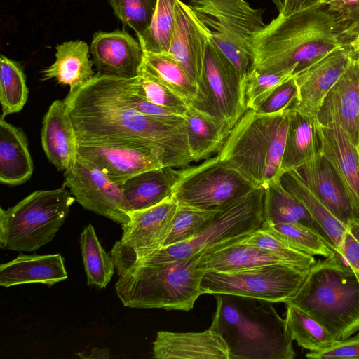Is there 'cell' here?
<instances>
[{"instance_id":"cell-1","label":"cell","mask_w":359,"mask_h":359,"mask_svg":"<svg viewBox=\"0 0 359 359\" xmlns=\"http://www.w3.org/2000/svg\"><path fill=\"white\" fill-rule=\"evenodd\" d=\"M63 100L77 140L151 149L161 154L165 166L176 169L194 161L186 124L173 126L140 113L119 100L98 74Z\"/></svg>"},{"instance_id":"cell-2","label":"cell","mask_w":359,"mask_h":359,"mask_svg":"<svg viewBox=\"0 0 359 359\" xmlns=\"http://www.w3.org/2000/svg\"><path fill=\"white\" fill-rule=\"evenodd\" d=\"M349 45L325 4L278 15L254 37L252 69L295 76L336 48Z\"/></svg>"},{"instance_id":"cell-3","label":"cell","mask_w":359,"mask_h":359,"mask_svg":"<svg viewBox=\"0 0 359 359\" xmlns=\"http://www.w3.org/2000/svg\"><path fill=\"white\" fill-rule=\"evenodd\" d=\"M211 326L224 339L230 359H294L292 339L271 302L217 294Z\"/></svg>"},{"instance_id":"cell-4","label":"cell","mask_w":359,"mask_h":359,"mask_svg":"<svg viewBox=\"0 0 359 359\" xmlns=\"http://www.w3.org/2000/svg\"><path fill=\"white\" fill-rule=\"evenodd\" d=\"M284 303L312 317L337 340L359 331V280L338 252L316 262Z\"/></svg>"},{"instance_id":"cell-5","label":"cell","mask_w":359,"mask_h":359,"mask_svg":"<svg viewBox=\"0 0 359 359\" xmlns=\"http://www.w3.org/2000/svg\"><path fill=\"white\" fill-rule=\"evenodd\" d=\"M201 252L170 262L116 267L118 297L130 308L191 310L203 294L204 271L196 266Z\"/></svg>"},{"instance_id":"cell-6","label":"cell","mask_w":359,"mask_h":359,"mask_svg":"<svg viewBox=\"0 0 359 359\" xmlns=\"http://www.w3.org/2000/svg\"><path fill=\"white\" fill-rule=\"evenodd\" d=\"M290 109L274 114L248 109L230 130L218 155L255 186L278 180Z\"/></svg>"},{"instance_id":"cell-7","label":"cell","mask_w":359,"mask_h":359,"mask_svg":"<svg viewBox=\"0 0 359 359\" xmlns=\"http://www.w3.org/2000/svg\"><path fill=\"white\" fill-rule=\"evenodd\" d=\"M65 185L32 192L13 207L0 209V248L34 252L52 241L76 201Z\"/></svg>"},{"instance_id":"cell-8","label":"cell","mask_w":359,"mask_h":359,"mask_svg":"<svg viewBox=\"0 0 359 359\" xmlns=\"http://www.w3.org/2000/svg\"><path fill=\"white\" fill-rule=\"evenodd\" d=\"M264 187H255L218 211L213 219L194 237L161 248L143 257L115 264V266L174 261L220 245L244 239L262 228L264 221Z\"/></svg>"},{"instance_id":"cell-9","label":"cell","mask_w":359,"mask_h":359,"mask_svg":"<svg viewBox=\"0 0 359 359\" xmlns=\"http://www.w3.org/2000/svg\"><path fill=\"white\" fill-rule=\"evenodd\" d=\"M188 6L244 79L252 67L253 39L266 26L262 10L245 0H189Z\"/></svg>"},{"instance_id":"cell-10","label":"cell","mask_w":359,"mask_h":359,"mask_svg":"<svg viewBox=\"0 0 359 359\" xmlns=\"http://www.w3.org/2000/svg\"><path fill=\"white\" fill-rule=\"evenodd\" d=\"M177 170L171 196L205 210L219 211L257 187L219 155Z\"/></svg>"},{"instance_id":"cell-11","label":"cell","mask_w":359,"mask_h":359,"mask_svg":"<svg viewBox=\"0 0 359 359\" xmlns=\"http://www.w3.org/2000/svg\"><path fill=\"white\" fill-rule=\"evenodd\" d=\"M309 271L283 264L230 271H205L201 290L203 294H225L284 303L296 294Z\"/></svg>"},{"instance_id":"cell-12","label":"cell","mask_w":359,"mask_h":359,"mask_svg":"<svg viewBox=\"0 0 359 359\" xmlns=\"http://www.w3.org/2000/svg\"><path fill=\"white\" fill-rule=\"evenodd\" d=\"M199 89L203 102L196 108L222 121L229 130L248 110L243 78L209 34Z\"/></svg>"},{"instance_id":"cell-13","label":"cell","mask_w":359,"mask_h":359,"mask_svg":"<svg viewBox=\"0 0 359 359\" xmlns=\"http://www.w3.org/2000/svg\"><path fill=\"white\" fill-rule=\"evenodd\" d=\"M64 184L85 209L121 226L130 220V210L120 185L79 156L64 172Z\"/></svg>"},{"instance_id":"cell-14","label":"cell","mask_w":359,"mask_h":359,"mask_svg":"<svg viewBox=\"0 0 359 359\" xmlns=\"http://www.w3.org/2000/svg\"><path fill=\"white\" fill-rule=\"evenodd\" d=\"M77 156L119 185L140 172L165 166L159 152L127 144L77 140Z\"/></svg>"},{"instance_id":"cell-15","label":"cell","mask_w":359,"mask_h":359,"mask_svg":"<svg viewBox=\"0 0 359 359\" xmlns=\"http://www.w3.org/2000/svg\"><path fill=\"white\" fill-rule=\"evenodd\" d=\"M304 182L346 226L359 220V206L347 183L322 153L295 169Z\"/></svg>"},{"instance_id":"cell-16","label":"cell","mask_w":359,"mask_h":359,"mask_svg":"<svg viewBox=\"0 0 359 359\" xmlns=\"http://www.w3.org/2000/svg\"><path fill=\"white\" fill-rule=\"evenodd\" d=\"M355 57L349 45L342 46L295 75L298 98L292 108L306 115L316 116L325 95Z\"/></svg>"},{"instance_id":"cell-17","label":"cell","mask_w":359,"mask_h":359,"mask_svg":"<svg viewBox=\"0 0 359 359\" xmlns=\"http://www.w3.org/2000/svg\"><path fill=\"white\" fill-rule=\"evenodd\" d=\"M322 126L337 125L358 147L359 137V57H355L324 97L316 114Z\"/></svg>"},{"instance_id":"cell-18","label":"cell","mask_w":359,"mask_h":359,"mask_svg":"<svg viewBox=\"0 0 359 359\" xmlns=\"http://www.w3.org/2000/svg\"><path fill=\"white\" fill-rule=\"evenodd\" d=\"M90 51L98 74L132 79L138 76L143 50L123 30L93 34Z\"/></svg>"},{"instance_id":"cell-19","label":"cell","mask_w":359,"mask_h":359,"mask_svg":"<svg viewBox=\"0 0 359 359\" xmlns=\"http://www.w3.org/2000/svg\"><path fill=\"white\" fill-rule=\"evenodd\" d=\"M152 353L156 359H230L227 344L212 326L198 332L159 331Z\"/></svg>"},{"instance_id":"cell-20","label":"cell","mask_w":359,"mask_h":359,"mask_svg":"<svg viewBox=\"0 0 359 359\" xmlns=\"http://www.w3.org/2000/svg\"><path fill=\"white\" fill-rule=\"evenodd\" d=\"M175 16L168 54L184 69L199 88L208 34L188 4L180 0L175 3Z\"/></svg>"},{"instance_id":"cell-21","label":"cell","mask_w":359,"mask_h":359,"mask_svg":"<svg viewBox=\"0 0 359 359\" xmlns=\"http://www.w3.org/2000/svg\"><path fill=\"white\" fill-rule=\"evenodd\" d=\"M41 144L48 161L65 171L77 156L74 127L64 100H56L45 114L41 133Z\"/></svg>"},{"instance_id":"cell-22","label":"cell","mask_w":359,"mask_h":359,"mask_svg":"<svg viewBox=\"0 0 359 359\" xmlns=\"http://www.w3.org/2000/svg\"><path fill=\"white\" fill-rule=\"evenodd\" d=\"M67 278L60 254H22L0 265V285L4 287L33 283L50 287Z\"/></svg>"},{"instance_id":"cell-23","label":"cell","mask_w":359,"mask_h":359,"mask_svg":"<svg viewBox=\"0 0 359 359\" xmlns=\"http://www.w3.org/2000/svg\"><path fill=\"white\" fill-rule=\"evenodd\" d=\"M321 133L316 116H309L291 108L285 149L282 174L295 170L321 153Z\"/></svg>"},{"instance_id":"cell-24","label":"cell","mask_w":359,"mask_h":359,"mask_svg":"<svg viewBox=\"0 0 359 359\" xmlns=\"http://www.w3.org/2000/svg\"><path fill=\"white\" fill-rule=\"evenodd\" d=\"M245 238L202 252L197 268L204 271H230L269 264L289 265L270 252L248 243Z\"/></svg>"},{"instance_id":"cell-25","label":"cell","mask_w":359,"mask_h":359,"mask_svg":"<svg viewBox=\"0 0 359 359\" xmlns=\"http://www.w3.org/2000/svg\"><path fill=\"white\" fill-rule=\"evenodd\" d=\"M89 47L83 41H69L56 46L55 60L42 71V81L55 79L69 86L74 93L88 83L95 76Z\"/></svg>"},{"instance_id":"cell-26","label":"cell","mask_w":359,"mask_h":359,"mask_svg":"<svg viewBox=\"0 0 359 359\" xmlns=\"http://www.w3.org/2000/svg\"><path fill=\"white\" fill-rule=\"evenodd\" d=\"M33 161L27 137L22 130L0 118V182L15 186L27 181L32 175Z\"/></svg>"},{"instance_id":"cell-27","label":"cell","mask_w":359,"mask_h":359,"mask_svg":"<svg viewBox=\"0 0 359 359\" xmlns=\"http://www.w3.org/2000/svg\"><path fill=\"white\" fill-rule=\"evenodd\" d=\"M178 169L163 166L140 172L120 185L130 211L153 206L170 197Z\"/></svg>"},{"instance_id":"cell-28","label":"cell","mask_w":359,"mask_h":359,"mask_svg":"<svg viewBox=\"0 0 359 359\" xmlns=\"http://www.w3.org/2000/svg\"><path fill=\"white\" fill-rule=\"evenodd\" d=\"M139 74L158 81L194 107L203 102L197 84L168 53L144 52Z\"/></svg>"},{"instance_id":"cell-29","label":"cell","mask_w":359,"mask_h":359,"mask_svg":"<svg viewBox=\"0 0 359 359\" xmlns=\"http://www.w3.org/2000/svg\"><path fill=\"white\" fill-rule=\"evenodd\" d=\"M184 118L188 145L194 161L206 160L218 154L230 132L226 125L190 104Z\"/></svg>"},{"instance_id":"cell-30","label":"cell","mask_w":359,"mask_h":359,"mask_svg":"<svg viewBox=\"0 0 359 359\" xmlns=\"http://www.w3.org/2000/svg\"><path fill=\"white\" fill-rule=\"evenodd\" d=\"M263 187L264 188L263 222L271 224H302L316 231L329 244L323 229L307 208L294 195L283 187L279 180Z\"/></svg>"},{"instance_id":"cell-31","label":"cell","mask_w":359,"mask_h":359,"mask_svg":"<svg viewBox=\"0 0 359 359\" xmlns=\"http://www.w3.org/2000/svg\"><path fill=\"white\" fill-rule=\"evenodd\" d=\"M321 153L336 167L359 206V149L337 125L322 126Z\"/></svg>"},{"instance_id":"cell-32","label":"cell","mask_w":359,"mask_h":359,"mask_svg":"<svg viewBox=\"0 0 359 359\" xmlns=\"http://www.w3.org/2000/svg\"><path fill=\"white\" fill-rule=\"evenodd\" d=\"M279 181L285 189L294 195L304 205L323 229L331 248L337 252L347 226L337 219L314 195L296 170L284 172L280 175Z\"/></svg>"},{"instance_id":"cell-33","label":"cell","mask_w":359,"mask_h":359,"mask_svg":"<svg viewBox=\"0 0 359 359\" xmlns=\"http://www.w3.org/2000/svg\"><path fill=\"white\" fill-rule=\"evenodd\" d=\"M80 246L87 283L104 288L114 273L115 264L111 255L102 246L91 224L81 232Z\"/></svg>"},{"instance_id":"cell-34","label":"cell","mask_w":359,"mask_h":359,"mask_svg":"<svg viewBox=\"0 0 359 359\" xmlns=\"http://www.w3.org/2000/svg\"><path fill=\"white\" fill-rule=\"evenodd\" d=\"M285 324L292 340L309 351L327 349L337 339L320 323L299 309L286 305Z\"/></svg>"},{"instance_id":"cell-35","label":"cell","mask_w":359,"mask_h":359,"mask_svg":"<svg viewBox=\"0 0 359 359\" xmlns=\"http://www.w3.org/2000/svg\"><path fill=\"white\" fill-rule=\"evenodd\" d=\"M177 0H158L156 8L149 27L138 41L143 52L168 53L172 36Z\"/></svg>"},{"instance_id":"cell-36","label":"cell","mask_w":359,"mask_h":359,"mask_svg":"<svg viewBox=\"0 0 359 359\" xmlns=\"http://www.w3.org/2000/svg\"><path fill=\"white\" fill-rule=\"evenodd\" d=\"M28 97L25 76L20 66L3 55L0 57V103L2 114L18 113Z\"/></svg>"},{"instance_id":"cell-37","label":"cell","mask_w":359,"mask_h":359,"mask_svg":"<svg viewBox=\"0 0 359 359\" xmlns=\"http://www.w3.org/2000/svg\"><path fill=\"white\" fill-rule=\"evenodd\" d=\"M262 229L284 238L299 250L313 256L328 257L335 252L320 233L302 224H271L263 222Z\"/></svg>"},{"instance_id":"cell-38","label":"cell","mask_w":359,"mask_h":359,"mask_svg":"<svg viewBox=\"0 0 359 359\" xmlns=\"http://www.w3.org/2000/svg\"><path fill=\"white\" fill-rule=\"evenodd\" d=\"M245 241L270 252L298 269L309 271L316 262L313 255L299 250L284 238L267 230L255 231Z\"/></svg>"},{"instance_id":"cell-39","label":"cell","mask_w":359,"mask_h":359,"mask_svg":"<svg viewBox=\"0 0 359 359\" xmlns=\"http://www.w3.org/2000/svg\"><path fill=\"white\" fill-rule=\"evenodd\" d=\"M217 212L205 210L177 203L170 231L162 248L194 237L213 219Z\"/></svg>"},{"instance_id":"cell-40","label":"cell","mask_w":359,"mask_h":359,"mask_svg":"<svg viewBox=\"0 0 359 359\" xmlns=\"http://www.w3.org/2000/svg\"><path fill=\"white\" fill-rule=\"evenodd\" d=\"M133 90L147 101L184 116L189 104L179 95L155 79L143 74L130 79Z\"/></svg>"},{"instance_id":"cell-41","label":"cell","mask_w":359,"mask_h":359,"mask_svg":"<svg viewBox=\"0 0 359 359\" xmlns=\"http://www.w3.org/2000/svg\"><path fill=\"white\" fill-rule=\"evenodd\" d=\"M114 14L137 36L149 27L158 0H108Z\"/></svg>"},{"instance_id":"cell-42","label":"cell","mask_w":359,"mask_h":359,"mask_svg":"<svg viewBox=\"0 0 359 359\" xmlns=\"http://www.w3.org/2000/svg\"><path fill=\"white\" fill-rule=\"evenodd\" d=\"M293 76L290 73H267L251 69L243 79L247 109H256L275 88Z\"/></svg>"},{"instance_id":"cell-43","label":"cell","mask_w":359,"mask_h":359,"mask_svg":"<svg viewBox=\"0 0 359 359\" xmlns=\"http://www.w3.org/2000/svg\"><path fill=\"white\" fill-rule=\"evenodd\" d=\"M298 98V88L292 77L278 86L254 111L261 114H274L292 108Z\"/></svg>"},{"instance_id":"cell-44","label":"cell","mask_w":359,"mask_h":359,"mask_svg":"<svg viewBox=\"0 0 359 359\" xmlns=\"http://www.w3.org/2000/svg\"><path fill=\"white\" fill-rule=\"evenodd\" d=\"M324 4L350 42L359 30V0H331Z\"/></svg>"},{"instance_id":"cell-45","label":"cell","mask_w":359,"mask_h":359,"mask_svg":"<svg viewBox=\"0 0 359 359\" xmlns=\"http://www.w3.org/2000/svg\"><path fill=\"white\" fill-rule=\"evenodd\" d=\"M306 357L311 359H359V333L352 337L337 340L327 349L309 351Z\"/></svg>"},{"instance_id":"cell-46","label":"cell","mask_w":359,"mask_h":359,"mask_svg":"<svg viewBox=\"0 0 359 359\" xmlns=\"http://www.w3.org/2000/svg\"><path fill=\"white\" fill-rule=\"evenodd\" d=\"M337 252L348 264L359 270V220L347 227Z\"/></svg>"},{"instance_id":"cell-47","label":"cell","mask_w":359,"mask_h":359,"mask_svg":"<svg viewBox=\"0 0 359 359\" xmlns=\"http://www.w3.org/2000/svg\"><path fill=\"white\" fill-rule=\"evenodd\" d=\"M325 1L326 0H285L283 8L279 15L288 16L324 4Z\"/></svg>"},{"instance_id":"cell-48","label":"cell","mask_w":359,"mask_h":359,"mask_svg":"<svg viewBox=\"0 0 359 359\" xmlns=\"http://www.w3.org/2000/svg\"><path fill=\"white\" fill-rule=\"evenodd\" d=\"M92 355L88 356L90 358H108L109 355V348H93L91 350Z\"/></svg>"},{"instance_id":"cell-49","label":"cell","mask_w":359,"mask_h":359,"mask_svg":"<svg viewBox=\"0 0 359 359\" xmlns=\"http://www.w3.org/2000/svg\"><path fill=\"white\" fill-rule=\"evenodd\" d=\"M349 46L353 50L355 54L359 57V30L349 42Z\"/></svg>"},{"instance_id":"cell-50","label":"cell","mask_w":359,"mask_h":359,"mask_svg":"<svg viewBox=\"0 0 359 359\" xmlns=\"http://www.w3.org/2000/svg\"><path fill=\"white\" fill-rule=\"evenodd\" d=\"M272 1L275 4L280 13L283 8L285 0H272Z\"/></svg>"},{"instance_id":"cell-51","label":"cell","mask_w":359,"mask_h":359,"mask_svg":"<svg viewBox=\"0 0 359 359\" xmlns=\"http://www.w3.org/2000/svg\"><path fill=\"white\" fill-rule=\"evenodd\" d=\"M353 270H354V272H355V275H356L357 278H358V280H359V270L355 269L354 268H353Z\"/></svg>"},{"instance_id":"cell-52","label":"cell","mask_w":359,"mask_h":359,"mask_svg":"<svg viewBox=\"0 0 359 359\" xmlns=\"http://www.w3.org/2000/svg\"><path fill=\"white\" fill-rule=\"evenodd\" d=\"M358 149H359V137H358Z\"/></svg>"},{"instance_id":"cell-53","label":"cell","mask_w":359,"mask_h":359,"mask_svg":"<svg viewBox=\"0 0 359 359\" xmlns=\"http://www.w3.org/2000/svg\"><path fill=\"white\" fill-rule=\"evenodd\" d=\"M331 1V0H326L325 3H327V1Z\"/></svg>"}]
</instances>
